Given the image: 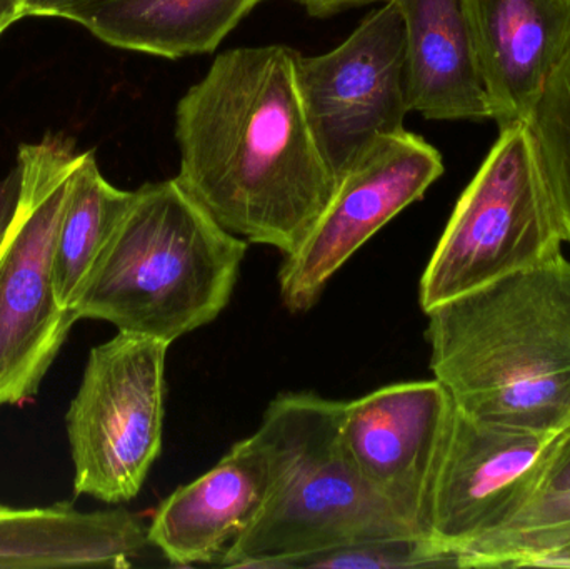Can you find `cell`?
I'll return each instance as SVG.
<instances>
[{"label":"cell","instance_id":"14","mask_svg":"<svg viewBox=\"0 0 570 569\" xmlns=\"http://www.w3.org/2000/svg\"><path fill=\"white\" fill-rule=\"evenodd\" d=\"M404 22L409 110L429 120L492 119L465 0H395Z\"/></svg>","mask_w":570,"mask_h":569},{"label":"cell","instance_id":"24","mask_svg":"<svg viewBox=\"0 0 570 569\" xmlns=\"http://www.w3.org/2000/svg\"><path fill=\"white\" fill-rule=\"evenodd\" d=\"M22 17H26L22 0H0V36Z\"/></svg>","mask_w":570,"mask_h":569},{"label":"cell","instance_id":"16","mask_svg":"<svg viewBox=\"0 0 570 569\" xmlns=\"http://www.w3.org/2000/svg\"><path fill=\"white\" fill-rule=\"evenodd\" d=\"M266 0H109L80 26L117 49L183 59L216 52Z\"/></svg>","mask_w":570,"mask_h":569},{"label":"cell","instance_id":"23","mask_svg":"<svg viewBox=\"0 0 570 569\" xmlns=\"http://www.w3.org/2000/svg\"><path fill=\"white\" fill-rule=\"evenodd\" d=\"M17 199V176L13 177V184H0V244L6 236L7 227L12 219L13 209H16Z\"/></svg>","mask_w":570,"mask_h":569},{"label":"cell","instance_id":"5","mask_svg":"<svg viewBox=\"0 0 570 569\" xmlns=\"http://www.w3.org/2000/svg\"><path fill=\"white\" fill-rule=\"evenodd\" d=\"M80 159L56 136L17 156L16 209L0 244V410L36 398L79 321L57 300L53 256Z\"/></svg>","mask_w":570,"mask_h":569},{"label":"cell","instance_id":"17","mask_svg":"<svg viewBox=\"0 0 570 569\" xmlns=\"http://www.w3.org/2000/svg\"><path fill=\"white\" fill-rule=\"evenodd\" d=\"M570 551V426L552 443L521 510L459 555L458 568H546Z\"/></svg>","mask_w":570,"mask_h":569},{"label":"cell","instance_id":"8","mask_svg":"<svg viewBox=\"0 0 570 569\" xmlns=\"http://www.w3.org/2000/svg\"><path fill=\"white\" fill-rule=\"evenodd\" d=\"M295 79L312 136L341 179L381 137L404 130L405 37L395 0L372 10L335 49L295 57Z\"/></svg>","mask_w":570,"mask_h":569},{"label":"cell","instance_id":"13","mask_svg":"<svg viewBox=\"0 0 570 569\" xmlns=\"http://www.w3.org/2000/svg\"><path fill=\"white\" fill-rule=\"evenodd\" d=\"M269 487V460L256 433L197 480L160 503L147 528L149 543L177 567L223 563L253 523Z\"/></svg>","mask_w":570,"mask_h":569},{"label":"cell","instance_id":"6","mask_svg":"<svg viewBox=\"0 0 570 569\" xmlns=\"http://www.w3.org/2000/svg\"><path fill=\"white\" fill-rule=\"evenodd\" d=\"M564 244L528 124L502 127L425 267L422 310L548 263Z\"/></svg>","mask_w":570,"mask_h":569},{"label":"cell","instance_id":"22","mask_svg":"<svg viewBox=\"0 0 570 569\" xmlns=\"http://www.w3.org/2000/svg\"><path fill=\"white\" fill-rule=\"evenodd\" d=\"M301 3L308 16L317 17V19H324V17L334 16V13L344 12L347 9H354V7L367 6V3H387L392 0H295Z\"/></svg>","mask_w":570,"mask_h":569},{"label":"cell","instance_id":"21","mask_svg":"<svg viewBox=\"0 0 570 569\" xmlns=\"http://www.w3.org/2000/svg\"><path fill=\"white\" fill-rule=\"evenodd\" d=\"M109 0H26V17H59L82 23L90 13Z\"/></svg>","mask_w":570,"mask_h":569},{"label":"cell","instance_id":"10","mask_svg":"<svg viewBox=\"0 0 570 569\" xmlns=\"http://www.w3.org/2000/svg\"><path fill=\"white\" fill-rule=\"evenodd\" d=\"M558 434L485 423L454 406L428 513V540L449 567L521 510Z\"/></svg>","mask_w":570,"mask_h":569},{"label":"cell","instance_id":"25","mask_svg":"<svg viewBox=\"0 0 570 569\" xmlns=\"http://www.w3.org/2000/svg\"><path fill=\"white\" fill-rule=\"evenodd\" d=\"M546 568H570V551H566L561 557L554 558Z\"/></svg>","mask_w":570,"mask_h":569},{"label":"cell","instance_id":"26","mask_svg":"<svg viewBox=\"0 0 570 569\" xmlns=\"http://www.w3.org/2000/svg\"><path fill=\"white\" fill-rule=\"evenodd\" d=\"M22 3H26V0H22Z\"/></svg>","mask_w":570,"mask_h":569},{"label":"cell","instance_id":"7","mask_svg":"<svg viewBox=\"0 0 570 569\" xmlns=\"http://www.w3.org/2000/svg\"><path fill=\"white\" fill-rule=\"evenodd\" d=\"M170 344L117 333L92 347L66 416L73 494L132 501L163 451Z\"/></svg>","mask_w":570,"mask_h":569},{"label":"cell","instance_id":"11","mask_svg":"<svg viewBox=\"0 0 570 569\" xmlns=\"http://www.w3.org/2000/svg\"><path fill=\"white\" fill-rule=\"evenodd\" d=\"M452 414L454 401L438 380L389 384L342 408V447L355 473L425 540Z\"/></svg>","mask_w":570,"mask_h":569},{"label":"cell","instance_id":"12","mask_svg":"<svg viewBox=\"0 0 570 569\" xmlns=\"http://www.w3.org/2000/svg\"><path fill=\"white\" fill-rule=\"evenodd\" d=\"M499 129L525 122L570 46V0H465Z\"/></svg>","mask_w":570,"mask_h":569},{"label":"cell","instance_id":"15","mask_svg":"<svg viewBox=\"0 0 570 569\" xmlns=\"http://www.w3.org/2000/svg\"><path fill=\"white\" fill-rule=\"evenodd\" d=\"M149 545L142 520L126 508L0 504V568H129Z\"/></svg>","mask_w":570,"mask_h":569},{"label":"cell","instance_id":"20","mask_svg":"<svg viewBox=\"0 0 570 569\" xmlns=\"http://www.w3.org/2000/svg\"><path fill=\"white\" fill-rule=\"evenodd\" d=\"M449 567L448 561L419 537L382 538L348 547L332 548L292 561L291 568L322 569H397Z\"/></svg>","mask_w":570,"mask_h":569},{"label":"cell","instance_id":"18","mask_svg":"<svg viewBox=\"0 0 570 569\" xmlns=\"http://www.w3.org/2000/svg\"><path fill=\"white\" fill-rule=\"evenodd\" d=\"M132 197L134 190L119 189L102 176L92 150L82 153L70 183L53 256L57 300L67 310L76 306Z\"/></svg>","mask_w":570,"mask_h":569},{"label":"cell","instance_id":"3","mask_svg":"<svg viewBox=\"0 0 570 569\" xmlns=\"http://www.w3.org/2000/svg\"><path fill=\"white\" fill-rule=\"evenodd\" d=\"M247 254L177 183L134 190L132 203L72 307L77 320L173 344L223 314Z\"/></svg>","mask_w":570,"mask_h":569},{"label":"cell","instance_id":"1","mask_svg":"<svg viewBox=\"0 0 570 569\" xmlns=\"http://www.w3.org/2000/svg\"><path fill=\"white\" fill-rule=\"evenodd\" d=\"M291 47H239L214 59L176 109V180L219 226L294 254L337 180L305 117Z\"/></svg>","mask_w":570,"mask_h":569},{"label":"cell","instance_id":"9","mask_svg":"<svg viewBox=\"0 0 570 569\" xmlns=\"http://www.w3.org/2000/svg\"><path fill=\"white\" fill-rule=\"evenodd\" d=\"M444 174V160L417 134L375 140L338 179L334 196L305 243L284 257L281 300L292 314L311 311L328 281L399 213L417 203Z\"/></svg>","mask_w":570,"mask_h":569},{"label":"cell","instance_id":"19","mask_svg":"<svg viewBox=\"0 0 570 569\" xmlns=\"http://www.w3.org/2000/svg\"><path fill=\"white\" fill-rule=\"evenodd\" d=\"M525 124L564 243L570 246V46Z\"/></svg>","mask_w":570,"mask_h":569},{"label":"cell","instance_id":"2","mask_svg":"<svg viewBox=\"0 0 570 569\" xmlns=\"http://www.w3.org/2000/svg\"><path fill=\"white\" fill-rule=\"evenodd\" d=\"M431 370L461 413L558 434L570 426V257L428 311Z\"/></svg>","mask_w":570,"mask_h":569},{"label":"cell","instance_id":"4","mask_svg":"<svg viewBox=\"0 0 570 569\" xmlns=\"http://www.w3.org/2000/svg\"><path fill=\"white\" fill-rule=\"evenodd\" d=\"M342 408L314 393L271 401L256 433L269 460L266 498L220 567L287 569L332 548L419 537L352 468L342 447Z\"/></svg>","mask_w":570,"mask_h":569}]
</instances>
